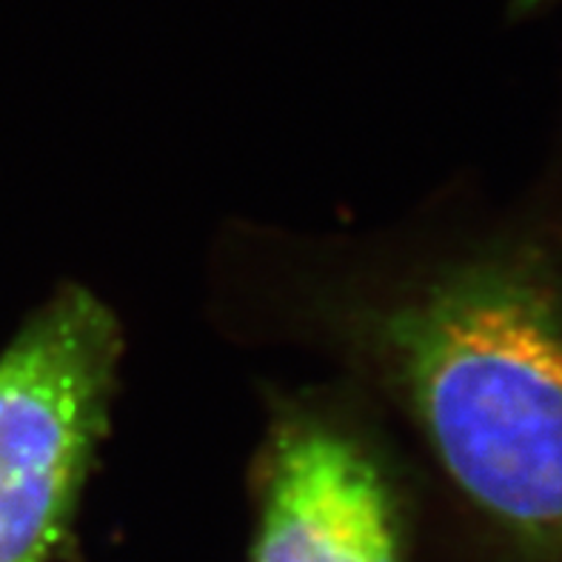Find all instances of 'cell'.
Segmentation results:
<instances>
[{"label":"cell","instance_id":"6da1fadb","mask_svg":"<svg viewBox=\"0 0 562 562\" xmlns=\"http://www.w3.org/2000/svg\"><path fill=\"white\" fill-rule=\"evenodd\" d=\"M357 342L503 562H562V235L485 243L360 312Z\"/></svg>","mask_w":562,"mask_h":562},{"label":"cell","instance_id":"7a4b0ae2","mask_svg":"<svg viewBox=\"0 0 562 562\" xmlns=\"http://www.w3.org/2000/svg\"><path fill=\"white\" fill-rule=\"evenodd\" d=\"M117 355L112 312L66 289L0 357V562H46L66 537Z\"/></svg>","mask_w":562,"mask_h":562},{"label":"cell","instance_id":"3957f363","mask_svg":"<svg viewBox=\"0 0 562 562\" xmlns=\"http://www.w3.org/2000/svg\"><path fill=\"white\" fill-rule=\"evenodd\" d=\"M251 562H403L392 492L363 442L317 417L280 423Z\"/></svg>","mask_w":562,"mask_h":562}]
</instances>
